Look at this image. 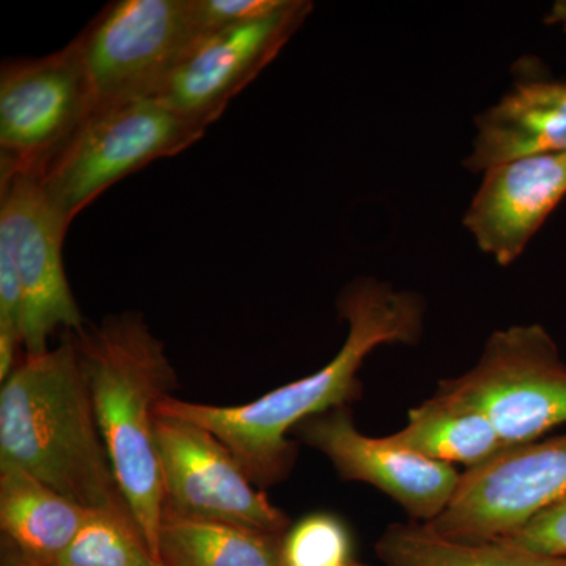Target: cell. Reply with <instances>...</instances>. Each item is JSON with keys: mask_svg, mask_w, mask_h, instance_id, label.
Listing matches in <instances>:
<instances>
[{"mask_svg": "<svg viewBox=\"0 0 566 566\" xmlns=\"http://www.w3.org/2000/svg\"><path fill=\"white\" fill-rule=\"evenodd\" d=\"M348 324L340 352L322 370L271 390L251 403L214 406L167 397L158 415L200 424L214 434L259 486H273L292 471L296 449L290 430L360 397V367L381 345H415L423 334L419 294L395 290L376 279H357L338 297Z\"/></svg>", "mask_w": 566, "mask_h": 566, "instance_id": "6da1fadb", "label": "cell"}, {"mask_svg": "<svg viewBox=\"0 0 566 566\" xmlns=\"http://www.w3.org/2000/svg\"><path fill=\"white\" fill-rule=\"evenodd\" d=\"M0 458L88 510L132 512L96 422L73 333L22 360L0 390Z\"/></svg>", "mask_w": 566, "mask_h": 566, "instance_id": "7a4b0ae2", "label": "cell"}, {"mask_svg": "<svg viewBox=\"0 0 566 566\" xmlns=\"http://www.w3.org/2000/svg\"><path fill=\"white\" fill-rule=\"evenodd\" d=\"M96 422L115 479L158 558L164 483L156 420L177 375L163 342L137 312L111 315L73 333Z\"/></svg>", "mask_w": 566, "mask_h": 566, "instance_id": "3957f363", "label": "cell"}, {"mask_svg": "<svg viewBox=\"0 0 566 566\" xmlns=\"http://www.w3.org/2000/svg\"><path fill=\"white\" fill-rule=\"evenodd\" d=\"M207 128L158 99L93 111L32 177L66 226L114 182L185 151Z\"/></svg>", "mask_w": 566, "mask_h": 566, "instance_id": "277c9868", "label": "cell"}, {"mask_svg": "<svg viewBox=\"0 0 566 566\" xmlns=\"http://www.w3.org/2000/svg\"><path fill=\"white\" fill-rule=\"evenodd\" d=\"M202 35L196 0H117L104 7L74 39L93 111L158 98Z\"/></svg>", "mask_w": 566, "mask_h": 566, "instance_id": "5b68a950", "label": "cell"}, {"mask_svg": "<svg viewBox=\"0 0 566 566\" xmlns=\"http://www.w3.org/2000/svg\"><path fill=\"white\" fill-rule=\"evenodd\" d=\"M438 390L485 415L509 449L566 423V364L539 324L495 331L479 363Z\"/></svg>", "mask_w": 566, "mask_h": 566, "instance_id": "8992f818", "label": "cell"}, {"mask_svg": "<svg viewBox=\"0 0 566 566\" xmlns=\"http://www.w3.org/2000/svg\"><path fill=\"white\" fill-rule=\"evenodd\" d=\"M69 229L31 174H0V253L20 277L28 356L51 349L55 331L77 333L85 326L63 266Z\"/></svg>", "mask_w": 566, "mask_h": 566, "instance_id": "52a82bcc", "label": "cell"}, {"mask_svg": "<svg viewBox=\"0 0 566 566\" xmlns=\"http://www.w3.org/2000/svg\"><path fill=\"white\" fill-rule=\"evenodd\" d=\"M564 497L566 434L510 447L465 469L452 502L424 526L461 542H494Z\"/></svg>", "mask_w": 566, "mask_h": 566, "instance_id": "ba28073f", "label": "cell"}, {"mask_svg": "<svg viewBox=\"0 0 566 566\" xmlns=\"http://www.w3.org/2000/svg\"><path fill=\"white\" fill-rule=\"evenodd\" d=\"M92 95L74 40L39 59L0 70V174H32L92 114Z\"/></svg>", "mask_w": 566, "mask_h": 566, "instance_id": "9c48e42d", "label": "cell"}, {"mask_svg": "<svg viewBox=\"0 0 566 566\" xmlns=\"http://www.w3.org/2000/svg\"><path fill=\"white\" fill-rule=\"evenodd\" d=\"M164 509L285 535L290 520L245 474L237 457L200 424L158 415Z\"/></svg>", "mask_w": 566, "mask_h": 566, "instance_id": "30bf717a", "label": "cell"}, {"mask_svg": "<svg viewBox=\"0 0 566 566\" xmlns=\"http://www.w3.org/2000/svg\"><path fill=\"white\" fill-rule=\"evenodd\" d=\"M312 10L307 0H285L260 20L205 33L156 99L208 128L274 62Z\"/></svg>", "mask_w": 566, "mask_h": 566, "instance_id": "8fae6325", "label": "cell"}, {"mask_svg": "<svg viewBox=\"0 0 566 566\" xmlns=\"http://www.w3.org/2000/svg\"><path fill=\"white\" fill-rule=\"evenodd\" d=\"M301 438L322 452L345 480L368 483L392 497L416 523H430L452 502L461 474L397 444L357 430L348 406L331 409L300 424Z\"/></svg>", "mask_w": 566, "mask_h": 566, "instance_id": "7c38bea8", "label": "cell"}, {"mask_svg": "<svg viewBox=\"0 0 566 566\" xmlns=\"http://www.w3.org/2000/svg\"><path fill=\"white\" fill-rule=\"evenodd\" d=\"M565 197L566 153L513 159L483 174L463 226L480 251L510 266Z\"/></svg>", "mask_w": 566, "mask_h": 566, "instance_id": "4fadbf2b", "label": "cell"}, {"mask_svg": "<svg viewBox=\"0 0 566 566\" xmlns=\"http://www.w3.org/2000/svg\"><path fill=\"white\" fill-rule=\"evenodd\" d=\"M474 123L472 150L463 161L472 174L527 156L566 153V81L523 73Z\"/></svg>", "mask_w": 566, "mask_h": 566, "instance_id": "5bb4252c", "label": "cell"}, {"mask_svg": "<svg viewBox=\"0 0 566 566\" xmlns=\"http://www.w3.org/2000/svg\"><path fill=\"white\" fill-rule=\"evenodd\" d=\"M91 510L52 490L25 469L0 458L2 538L36 564L54 566Z\"/></svg>", "mask_w": 566, "mask_h": 566, "instance_id": "9a60e30c", "label": "cell"}, {"mask_svg": "<svg viewBox=\"0 0 566 566\" xmlns=\"http://www.w3.org/2000/svg\"><path fill=\"white\" fill-rule=\"evenodd\" d=\"M285 535L164 509L158 556L164 566H285Z\"/></svg>", "mask_w": 566, "mask_h": 566, "instance_id": "2e32d148", "label": "cell"}, {"mask_svg": "<svg viewBox=\"0 0 566 566\" xmlns=\"http://www.w3.org/2000/svg\"><path fill=\"white\" fill-rule=\"evenodd\" d=\"M397 444L444 464L476 468L509 449L485 415L436 392L409 411L408 422L389 434Z\"/></svg>", "mask_w": 566, "mask_h": 566, "instance_id": "e0dca14e", "label": "cell"}, {"mask_svg": "<svg viewBox=\"0 0 566 566\" xmlns=\"http://www.w3.org/2000/svg\"><path fill=\"white\" fill-rule=\"evenodd\" d=\"M386 566H566L504 542H461L434 534L423 523L392 524L376 543Z\"/></svg>", "mask_w": 566, "mask_h": 566, "instance_id": "ac0fdd59", "label": "cell"}, {"mask_svg": "<svg viewBox=\"0 0 566 566\" xmlns=\"http://www.w3.org/2000/svg\"><path fill=\"white\" fill-rule=\"evenodd\" d=\"M132 512L91 510L54 566H159Z\"/></svg>", "mask_w": 566, "mask_h": 566, "instance_id": "d6986e66", "label": "cell"}, {"mask_svg": "<svg viewBox=\"0 0 566 566\" xmlns=\"http://www.w3.org/2000/svg\"><path fill=\"white\" fill-rule=\"evenodd\" d=\"M285 566H346L352 539L345 524L326 513L304 517L283 538Z\"/></svg>", "mask_w": 566, "mask_h": 566, "instance_id": "ffe728a7", "label": "cell"}, {"mask_svg": "<svg viewBox=\"0 0 566 566\" xmlns=\"http://www.w3.org/2000/svg\"><path fill=\"white\" fill-rule=\"evenodd\" d=\"M502 539L539 556L566 558V497Z\"/></svg>", "mask_w": 566, "mask_h": 566, "instance_id": "44dd1931", "label": "cell"}, {"mask_svg": "<svg viewBox=\"0 0 566 566\" xmlns=\"http://www.w3.org/2000/svg\"><path fill=\"white\" fill-rule=\"evenodd\" d=\"M285 0H196L197 17L203 33L260 20L274 13Z\"/></svg>", "mask_w": 566, "mask_h": 566, "instance_id": "7402d4cb", "label": "cell"}, {"mask_svg": "<svg viewBox=\"0 0 566 566\" xmlns=\"http://www.w3.org/2000/svg\"><path fill=\"white\" fill-rule=\"evenodd\" d=\"M0 566H44L36 564L25 556H22L20 551L13 545H10L7 539L2 538V558H0Z\"/></svg>", "mask_w": 566, "mask_h": 566, "instance_id": "603a6c76", "label": "cell"}, {"mask_svg": "<svg viewBox=\"0 0 566 566\" xmlns=\"http://www.w3.org/2000/svg\"><path fill=\"white\" fill-rule=\"evenodd\" d=\"M546 24L560 29L566 35V0H557L545 18Z\"/></svg>", "mask_w": 566, "mask_h": 566, "instance_id": "cb8c5ba5", "label": "cell"}, {"mask_svg": "<svg viewBox=\"0 0 566 566\" xmlns=\"http://www.w3.org/2000/svg\"><path fill=\"white\" fill-rule=\"evenodd\" d=\"M346 566H367V565L357 564V562L352 560V562H349V564H348V565H346Z\"/></svg>", "mask_w": 566, "mask_h": 566, "instance_id": "d4e9b609", "label": "cell"}, {"mask_svg": "<svg viewBox=\"0 0 566 566\" xmlns=\"http://www.w3.org/2000/svg\"><path fill=\"white\" fill-rule=\"evenodd\" d=\"M159 566H164L163 564H159Z\"/></svg>", "mask_w": 566, "mask_h": 566, "instance_id": "484cf974", "label": "cell"}]
</instances>
